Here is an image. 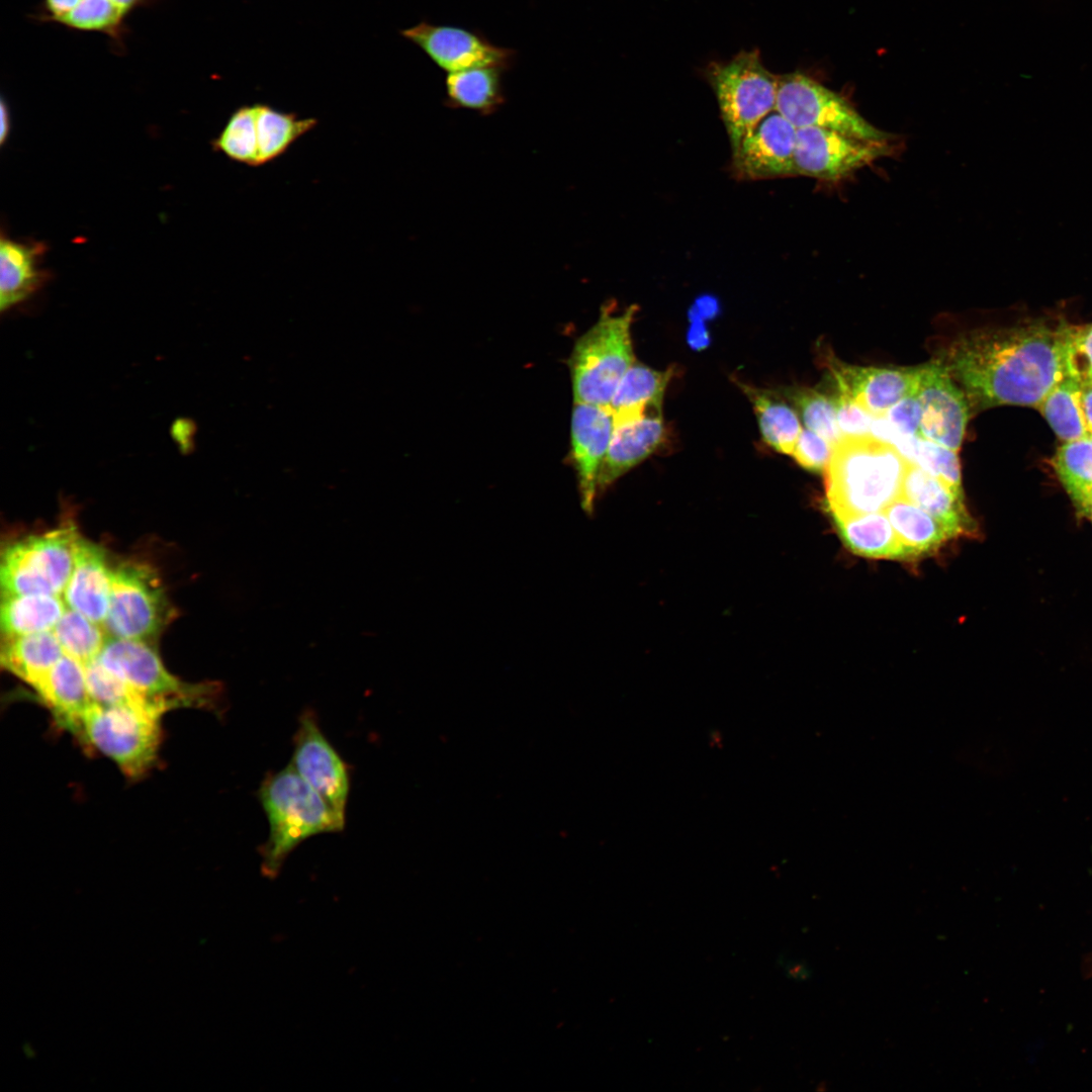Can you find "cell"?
<instances>
[{
    "label": "cell",
    "instance_id": "47",
    "mask_svg": "<svg viewBox=\"0 0 1092 1092\" xmlns=\"http://www.w3.org/2000/svg\"><path fill=\"white\" fill-rule=\"evenodd\" d=\"M786 971L793 979H803L808 976V972L804 966L801 964H793V962L789 963L786 967Z\"/></svg>",
    "mask_w": 1092,
    "mask_h": 1092
},
{
    "label": "cell",
    "instance_id": "48",
    "mask_svg": "<svg viewBox=\"0 0 1092 1092\" xmlns=\"http://www.w3.org/2000/svg\"><path fill=\"white\" fill-rule=\"evenodd\" d=\"M1077 510L1092 522V492L1082 502Z\"/></svg>",
    "mask_w": 1092,
    "mask_h": 1092
},
{
    "label": "cell",
    "instance_id": "14",
    "mask_svg": "<svg viewBox=\"0 0 1092 1092\" xmlns=\"http://www.w3.org/2000/svg\"><path fill=\"white\" fill-rule=\"evenodd\" d=\"M916 395L922 411L919 437L958 452L970 404L963 389L938 360L918 367Z\"/></svg>",
    "mask_w": 1092,
    "mask_h": 1092
},
{
    "label": "cell",
    "instance_id": "23",
    "mask_svg": "<svg viewBox=\"0 0 1092 1092\" xmlns=\"http://www.w3.org/2000/svg\"><path fill=\"white\" fill-rule=\"evenodd\" d=\"M672 372L671 368L660 371L635 360L609 404L614 423L662 414L663 396Z\"/></svg>",
    "mask_w": 1092,
    "mask_h": 1092
},
{
    "label": "cell",
    "instance_id": "46",
    "mask_svg": "<svg viewBox=\"0 0 1092 1092\" xmlns=\"http://www.w3.org/2000/svg\"><path fill=\"white\" fill-rule=\"evenodd\" d=\"M10 132V114L4 101L1 102V133L0 143L4 145Z\"/></svg>",
    "mask_w": 1092,
    "mask_h": 1092
},
{
    "label": "cell",
    "instance_id": "27",
    "mask_svg": "<svg viewBox=\"0 0 1092 1092\" xmlns=\"http://www.w3.org/2000/svg\"><path fill=\"white\" fill-rule=\"evenodd\" d=\"M752 404L762 440L774 450L791 455L802 431L800 417L776 392L739 383Z\"/></svg>",
    "mask_w": 1092,
    "mask_h": 1092
},
{
    "label": "cell",
    "instance_id": "18",
    "mask_svg": "<svg viewBox=\"0 0 1092 1092\" xmlns=\"http://www.w3.org/2000/svg\"><path fill=\"white\" fill-rule=\"evenodd\" d=\"M111 587V567L105 552L81 536L75 548L71 576L63 593L68 608L104 627Z\"/></svg>",
    "mask_w": 1092,
    "mask_h": 1092
},
{
    "label": "cell",
    "instance_id": "2",
    "mask_svg": "<svg viewBox=\"0 0 1092 1092\" xmlns=\"http://www.w3.org/2000/svg\"><path fill=\"white\" fill-rule=\"evenodd\" d=\"M908 464L893 445L873 436H842L824 471L832 517L884 512L902 496Z\"/></svg>",
    "mask_w": 1092,
    "mask_h": 1092
},
{
    "label": "cell",
    "instance_id": "29",
    "mask_svg": "<svg viewBox=\"0 0 1092 1092\" xmlns=\"http://www.w3.org/2000/svg\"><path fill=\"white\" fill-rule=\"evenodd\" d=\"M493 67L474 68L450 73L446 76L447 103L490 113L504 102L502 73Z\"/></svg>",
    "mask_w": 1092,
    "mask_h": 1092
},
{
    "label": "cell",
    "instance_id": "39",
    "mask_svg": "<svg viewBox=\"0 0 1092 1092\" xmlns=\"http://www.w3.org/2000/svg\"><path fill=\"white\" fill-rule=\"evenodd\" d=\"M1066 366L1067 375L1079 382L1092 380V324L1068 325Z\"/></svg>",
    "mask_w": 1092,
    "mask_h": 1092
},
{
    "label": "cell",
    "instance_id": "10",
    "mask_svg": "<svg viewBox=\"0 0 1092 1092\" xmlns=\"http://www.w3.org/2000/svg\"><path fill=\"white\" fill-rule=\"evenodd\" d=\"M776 110L796 128L821 127L867 141L897 140L871 124L842 96L799 73L779 77Z\"/></svg>",
    "mask_w": 1092,
    "mask_h": 1092
},
{
    "label": "cell",
    "instance_id": "38",
    "mask_svg": "<svg viewBox=\"0 0 1092 1092\" xmlns=\"http://www.w3.org/2000/svg\"><path fill=\"white\" fill-rule=\"evenodd\" d=\"M123 14L112 0H81L60 21L83 30H110L119 24Z\"/></svg>",
    "mask_w": 1092,
    "mask_h": 1092
},
{
    "label": "cell",
    "instance_id": "7",
    "mask_svg": "<svg viewBox=\"0 0 1092 1092\" xmlns=\"http://www.w3.org/2000/svg\"><path fill=\"white\" fill-rule=\"evenodd\" d=\"M80 537L73 524L9 545L0 565L2 595L62 596L71 576Z\"/></svg>",
    "mask_w": 1092,
    "mask_h": 1092
},
{
    "label": "cell",
    "instance_id": "31",
    "mask_svg": "<svg viewBox=\"0 0 1092 1092\" xmlns=\"http://www.w3.org/2000/svg\"><path fill=\"white\" fill-rule=\"evenodd\" d=\"M1037 408L1057 436L1065 441L1088 437L1080 404V382L1065 376L1048 393Z\"/></svg>",
    "mask_w": 1092,
    "mask_h": 1092
},
{
    "label": "cell",
    "instance_id": "17",
    "mask_svg": "<svg viewBox=\"0 0 1092 1092\" xmlns=\"http://www.w3.org/2000/svg\"><path fill=\"white\" fill-rule=\"evenodd\" d=\"M837 391L852 398L874 417L885 416L895 403L917 391L918 367L856 366L830 358Z\"/></svg>",
    "mask_w": 1092,
    "mask_h": 1092
},
{
    "label": "cell",
    "instance_id": "11",
    "mask_svg": "<svg viewBox=\"0 0 1092 1092\" xmlns=\"http://www.w3.org/2000/svg\"><path fill=\"white\" fill-rule=\"evenodd\" d=\"M893 141H867L821 127L797 128V175L826 182L846 178L876 160L890 156Z\"/></svg>",
    "mask_w": 1092,
    "mask_h": 1092
},
{
    "label": "cell",
    "instance_id": "26",
    "mask_svg": "<svg viewBox=\"0 0 1092 1092\" xmlns=\"http://www.w3.org/2000/svg\"><path fill=\"white\" fill-rule=\"evenodd\" d=\"M898 535L907 559H915L937 551L954 534L931 515L901 496L886 510Z\"/></svg>",
    "mask_w": 1092,
    "mask_h": 1092
},
{
    "label": "cell",
    "instance_id": "1",
    "mask_svg": "<svg viewBox=\"0 0 1092 1092\" xmlns=\"http://www.w3.org/2000/svg\"><path fill=\"white\" fill-rule=\"evenodd\" d=\"M1067 329L1034 322L972 331L953 340L938 361L976 408L1037 407L1067 376Z\"/></svg>",
    "mask_w": 1092,
    "mask_h": 1092
},
{
    "label": "cell",
    "instance_id": "49",
    "mask_svg": "<svg viewBox=\"0 0 1092 1092\" xmlns=\"http://www.w3.org/2000/svg\"><path fill=\"white\" fill-rule=\"evenodd\" d=\"M112 1H113V2H114V3H115V4H116V5H117V6L119 7V8H121V9H122V10H123L124 12H125L126 10H128V9H129L130 7H132V6H133V5H134V4H135V3L138 2V0H112Z\"/></svg>",
    "mask_w": 1092,
    "mask_h": 1092
},
{
    "label": "cell",
    "instance_id": "12",
    "mask_svg": "<svg viewBox=\"0 0 1092 1092\" xmlns=\"http://www.w3.org/2000/svg\"><path fill=\"white\" fill-rule=\"evenodd\" d=\"M293 746L290 764L345 822L350 789L348 764L323 734L313 711L301 713Z\"/></svg>",
    "mask_w": 1092,
    "mask_h": 1092
},
{
    "label": "cell",
    "instance_id": "28",
    "mask_svg": "<svg viewBox=\"0 0 1092 1092\" xmlns=\"http://www.w3.org/2000/svg\"><path fill=\"white\" fill-rule=\"evenodd\" d=\"M66 609L62 596L2 595V634L17 636L52 631Z\"/></svg>",
    "mask_w": 1092,
    "mask_h": 1092
},
{
    "label": "cell",
    "instance_id": "5",
    "mask_svg": "<svg viewBox=\"0 0 1092 1092\" xmlns=\"http://www.w3.org/2000/svg\"><path fill=\"white\" fill-rule=\"evenodd\" d=\"M637 309L630 305L613 313L604 306L597 323L575 341L567 361L574 402L609 406L635 361L631 325Z\"/></svg>",
    "mask_w": 1092,
    "mask_h": 1092
},
{
    "label": "cell",
    "instance_id": "32",
    "mask_svg": "<svg viewBox=\"0 0 1092 1092\" xmlns=\"http://www.w3.org/2000/svg\"><path fill=\"white\" fill-rule=\"evenodd\" d=\"M1052 464L1078 508L1092 492V436L1065 442L1057 449Z\"/></svg>",
    "mask_w": 1092,
    "mask_h": 1092
},
{
    "label": "cell",
    "instance_id": "24",
    "mask_svg": "<svg viewBox=\"0 0 1092 1092\" xmlns=\"http://www.w3.org/2000/svg\"><path fill=\"white\" fill-rule=\"evenodd\" d=\"M65 654L53 631L3 636L0 661L8 672L33 688Z\"/></svg>",
    "mask_w": 1092,
    "mask_h": 1092
},
{
    "label": "cell",
    "instance_id": "21",
    "mask_svg": "<svg viewBox=\"0 0 1092 1092\" xmlns=\"http://www.w3.org/2000/svg\"><path fill=\"white\" fill-rule=\"evenodd\" d=\"M32 689L47 705L58 724L77 734L82 715L93 703L84 665L64 654Z\"/></svg>",
    "mask_w": 1092,
    "mask_h": 1092
},
{
    "label": "cell",
    "instance_id": "13",
    "mask_svg": "<svg viewBox=\"0 0 1092 1092\" xmlns=\"http://www.w3.org/2000/svg\"><path fill=\"white\" fill-rule=\"evenodd\" d=\"M399 34L420 48L447 74L484 67L507 70L516 54L511 49L491 43L475 31L427 21L402 29Z\"/></svg>",
    "mask_w": 1092,
    "mask_h": 1092
},
{
    "label": "cell",
    "instance_id": "8",
    "mask_svg": "<svg viewBox=\"0 0 1092 1092\" xmlns=\"http://www.w3.org/2000/svg\"><path fill=\"white\" fill-rule=\"evenodd\" d=\"M708 76L734 151L751 128L776 110L779 77L763 67L756 51L712 65Z\"/></svg>",
    "mask_w": 1092,
    "mask_h": 1092
},
{
    "label": "cell",
    "instance_id": "19",
    "mask_svg": "<svg viewBox=\"0 0 1092 1092\" xmlns=\"http://www.w3.org/2000/svg\"><path fill=\"white\" fill-rule=\"evenodd\" d=\"M664 437L662 414L614 423L609 448L599 473L598 490L606 489L650 456L662 444Z\"/></svg>",
    "mask_w": 1092,
    "mask_h": 1092
},
{
    "label": "cell",
    "instance_id": "4",
    "mask_svg": "<svg viewBox=\"0 0 1092 1092\" xmlns=\"http://www.w3.org/2000/svg\"><path fill=\"white\" fill-rule=\"evenodd\" d=\"M97 660L143 701L165 713L180 708L222 713V688L218 682L180 679L165 667L146 641L108 637Z\"/></svg>",
    "mask_w": 1092,
    "mask_h": 1092
},
{
    "label": "cell",
    "instance_id": "35",
    "mask_svg": "<svg viewBox=\"0 0 1092 1092\" xmlns=\"http://www.w3.org/2000/svg\"><path fill=\"white\" fill-rule=\"evenodd\" d=\"M784 395L792 402L807 429L823 437L832 446L842 437L833 396L807 387L786 388Z\"/></svg>",
    "mask_w": 1092,
    "mask_h": 1092
},
{
    "label": "cell",
    "instance_id": "33",
    "mask_svg": "<svg viewBox=\"0 0 1092 1092\" xmlns=\"http://www.w3.org/2000/svg\"><path fill=\"white\" fill-rule=\"evenodd\" d=\"M52 631L65 654L83 665L97 659L109 637L103 626L68 607Z\"/></svg>",
    "mask_w": 1092,
    "mask_h": 1092
},
{
    "label": "cell",
    "instance_id": "34",
    "mask_svg": "<svg viewBox=\"0 0 1092 1092\" xmlns=\"http://www.w3.org/2000/svg\"><path fill=\"white\" fill-rule=\"evenodd\" d=\"M256 103L238 107L219 134L211 141L216 152L232 161L256 167L258 156Z\"/></svg>",
    "mask_w": 1092,
    "mask_h": 1092
},
{
    "label": "cell",
    "instance_id": "3",
    "mask_svg": "<svg viewBox=\"0 0 1092 1092\" xmlns=\"http://www.w3.org/2000/svg\"><path fill=\"white\" fill-rule=\"evenodd\" d=\"M258 795L269 822V836L259 847L261 873L267 879L278 877L288 855L303 840L342 831L345 826L290 763L266 776Z\"/></svg>",
    "mask_w": 1092,
    "mask_h": 1092
},
{
    "label": "cell",
    "instance_id": "20",
    "mask_svg": "<svg viewBox=\"0 0 1092 1092\" xmlns=\"http://www.w3.org/2000/svg\"><path fill=\"white\" fill-rule=\"evenodd\" d=\"M47 251L42 242L16 241L4 234L0 240V310L4 312L34 295L48 281L41 268Z\"/></svg>",
    "mask_w": 1092,
    "mask_h": 1092
},
{
    "label": "cell",
    "instance_id": "42",
    "mask_svg": "<svg viewBox=\"0 0 1092 1092\" xmlns=\"http://www.w3.org/2000/svg\"><path fill=\"white\" fill-rule=\"evenodd\" d=\"M921 416V405L916 392L903 397L885 415L889 423L905 436H919Z\"/></svg>",
    "mask_w": 1092,
    "mask_h": 1092
},
{
    "label": "cell",
    "instance_id": "25",
    "mask_svg": "<svg viewBox=\"0 0 1092 1092\" xmlns=\"http://www.w3.org/2000/svg\"><path fill=\"white\" fill-rule=\"evenodd\" d=\"M844 544L855 554L879 559H907L906 551L884 512L833 517Z\"/></svg>",
    "mask_w": 1092,
    "mask_h": 1092
},
{
    "label": "cell",
    "instance_id": "15",
    "mask_svg": "<svg viewBox=\"0 0 1092 1092\" xmlns=\"http://www.w3.org/2000/svg\"><path fill=\"white\" fill-rule=\"evenodd\" d=\"M797 128L774 110L751 128L732 151L737 178L770 179L797 175Z\"/></svg>",
    "mask_w": 1092,
    "mask_h": 1092
},
{
    "label": "cell",
    "instance_id": "40",
    "mask_svg": "<svg viewBox=\"0 0 1092 1092\" xmlns=\"http://www.w3.org/2000/svg\"><path fill=\"white\" fill-rule=\"evenodd\" d=\"M833 446L820 435L802 429L791 456L803 468L821 473L831 457Z\"/></svg>",
    "mask_w": 1092,
    "mask_h": 1092
},
{
    "label": "cell",
    "instance_id": "44",
    "mask_svg": "<svg viewBox=\"0 0 1092 1092\" xmlns=\"http://www.w3.org/2000/svg\"><path fill=\"white\" fill-rule=\"evenodd\" d=\"M688 342L696 350L703 349L710 343V337L701 320H695L688 332Z\"/></svg>",
    "mask_w": 1092,
    "mask_h": 1092
},
{
    "label": "cell",
    "instance_id": "36",
    "mask_svg": "<svg viewBox=\"0 0 1092 1092\" xmlns=\"http://www.w3.org/2000/svg\"><path fill=\"white\" fill-rule=\"evenodd\" d=\"M906 460L941 479L954 491L963 493L961 466L957 451L914 436Z\"/></svg>",
    "mask_w": 1092,
    "mask_h": 1092
},
{
    "label": "cell",
    "instance_id": "22",
    "mask_svg": "<svg viewBox=\"0 0 1092 1092\" xmlns=\"http://www.w3.org/2000/svg\"><path fill=\"white\" fill-rule=\"evenodd\" d=\"M902 496L931 515L956 537L977 534V526L965 507L963 493L916 464H908Z\"/></svg>",
    "mask_w": 1092,
    "mask_h": 1092
},
{
    "label": "cell",
    "instance_id": "41",
    "mask_svg": "<svg viewBox=\"0 0 1092 1092\" xmlns=\"http://www.w3.org/2000/svg\"><path fill=\"white\" fill-rule=\"evenodd\" d=\"M834 400L837 425L842 436H871L874 416L842 392L837 391Z\"/></svg>",
    "mask_w": 1092,
    "mask_h": 1092
},
{
    "label": "cell",
    "instance_id": "6",
    "mask_svg": "<svg viewBox=\"0 0 1092 1092\" xmlns=\"http://www.w3.org/2000/svg\"><path fill=\"white\" fill-rule=\"evenodd\" d=\"M164 715L146 705L92 703L82 715L76 735L111 759L124 776L139 779L157 760Z\"/></svg>",
    "mask_w": 1092,
    "mask_h": 1092
},
{
    "label": "cell",
    "instance_id": "16",
    "mask_svg": "<svg viewBox=\"0 0 1092 1092\" xmlns=\"http://www.w3.org/2000/svg\"><path fill=\"white\" fill-rule=\"evenodd\" d=\"M614 429L609 406L574 402L570 421L571 461L582 509L592 513L598 479Z\"/></svg>",
    "mask_w": 1092,
    "mask_h": 1092
},
{
    "label": "cell",
    "instance_id": "30",
    "mask_svg": "<svg viewBox=\"0 0 1092 1092\" xmlns=\"http://www.w3.org/2000/svg\"><path fill=\"white\" fill-rule=\"evenodd\" d=\"M257 165L268 164L282 156L300 136L314 128L317 119L298 118L269 104L256 103Z\"/></svg>",
    "mask_w": 1092,
    "mask_h": 1092
},
{
    "label": "cell",
    "instance_id": "9",
    "mask_svg": "<svg viewBox=\"0 0 1092 1092\" xmlns=\"http://www.w3.org/2000/svg\"><path fill=\"white\" fill-rule=\"evenodd\" d=\"M171 609L162 582L144 563L111 567V587L104 629L109 637L149 642L169 622Z\"/></svg>",
    "mask_w": 1092,
    "mask_h": 1092
},
{
    "label": "cell",
    "instance_id": "45",
    "mask_svg": "<svg viewBox=\"0 0 1092 1092\" xmlns=\"http://www.w3.org/2000/svg\"><path fill=\"white\" fill-rule=\"evenodd\" d=\"M81 0H46L47 8L57 19L71 12Z\"/></svg>",
    "mask_w": 1092,
    "mask_h": 1092
},
{
    "label": "cell",
    "instance_id": "43",
    "mask_svg": "<svg viewBox=\"0 0 1092 1092\" xmlns=\"http://www.w3.org/2000/svg\"><path fill=\"white\" fill-rule=\"evenodd\" d=\"M1080 404L1089 436H1092V380L1080 382Z\"/></svg>",
    "mask_w": 1092,
    "mask_h": 1092
},
{
    "label": "cell",
    "instance_id": "37",
    "mask_svg": "<svg viewBox=\"0 0 1092 1092\" xmlns=\"http://www.w3.org/2000/svg\"><path fill=\"white\" fill-rule=\"evenodd\" d=\"M86 681L93 703L102 706L122 704L147 705L123 681L107 670L97 659L84 665Z\"/></svg>",
    "mask_w": 1092,
    "mask_h": 1092
}]
</instances>
